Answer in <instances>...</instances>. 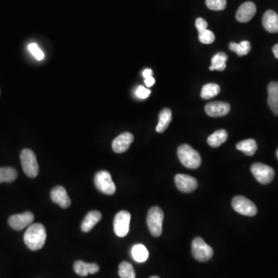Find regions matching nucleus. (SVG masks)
Returning a JSON list of instances; mask_svg holds the SVG:
<instances>
[{
  "label": "nucleus",
  "instance_id": "f257e3e1",
  "mask_svg": "<svg viewBox=\"0 0 278 278\" xmlns=\"http://www.w3.org/2000/svg\"><path fill=\"white\" fill-rule=\"evenodd\" d=\"M24 242L31 250H39L45 244L47 231L41 223L31 224L26 230L24 236Z\"/></svg>",
  "mask_w": 278,
  "mask_h": 278
},
{
  "label": "nucleus",
  "instance_id": "f03ea898",
  "mask_svg": "<svg viewBox=\"0 0 278 278\" xmlns=\"http://www.w3.org/2000/svg\"><path fill=\"white\" fill-rule=\"evenodd\" d=\"M178 157L181 163L188 169H197L200 166L202 159L197 151L187 144L179 147L177 151Z\"/></svg>",
  "mask_w": 278,
  "mask_h": 278
},
{
  "label": "nucleus",
  "instance_id": "7ed1b4c3",
  "mask_svg": "<svg viewBox=\"0 0 278 278\" xmlns=\"http://www.w3.org/2000/svg\"><path fill=\"white\" fill-rule=\"evenodd\" d=\"M163 219L164 212L161 208L154 206L148 210L147 225L151 234L155 237H159L162 235Z\"/></svg>",
  "mask_w": 278,
  "mask_h": 278
},
{
  "label": "nucleus",
  "instance_id": "20e7f679",
  "mask_svg": "<svg viewBox=\"0 0 278 278\" xmlns=\"http://www.w3.org/2000/svg\"><path fill=\"white\" fill-rule=\"evenodd\" d=\"M21 160L26 175L32 179L37 177L39 173V165L34 152L29 148H25L21 152Z\"/></svg>",
  "mask_w": 278,
  "mask_h": 278
},
{
  "label": "nucleus",
  "instance_id": "39448f33",
  "mask_svg": "<svg viewBox=\"0 0 278 278\" xmlns=\"http://www.w3.org/2000/svg\"><path fill=\"white\" fill-rule=\"evenodd\" d=\"M192 253L197 261L206 262L212 257L213 249L202 238L196 237L192 241Z\"/></svg>",
  "mask_w": 278,
  "mask_h": 278
},
{
  "label": "nucleus",
  "instance_id": "423d86ee",
  "mask_svg": "<svg viewBox=\"0 0 278 278\" xmlns=\"http://www.w3.org/2000/svg\"><path fill=\"white\" fill-rule=\"evenodd\" d=\"M95 184L100 192L109 196L115 194L116 191V186L111 174L107 171H101L95 175Z\"/></svg>",
  "mask_w": 278,
  "mask_h": 278
},
{
  "label": "nucleus",
  "instance_id": "0eeeda50",
  "mask_svg": "<svg viewBox=\"0 0 278 278\" xmlns=\"http://www.w3.org/2000/svg\"><path fill=\"white\" fill-rule=\"evenodd\" d=\"M232 206L236 212L243 216H253L257 212L255 204L244 196H235L232 200Z\"/></svg>",
  "mask_w": 278,
  "mask_h": 278
},
{
  "label": "nucleus",
  "instance_id": "6e6552de",
  "mask_svg": "<svg viewBox=\"0 0 278 278\" xmlns=\"http://www.w3.org/2000/svg\"><path fill=\"white\" fill-rule=\"evenodd\" d=\"M251 172L255 179L259 183L263 185L270 183L275 175L274 170L271 167L262 163L253 164L251 166Z\"/></svg>",
  "mask_w": 278,
  "mask_h": 278
},
{
  "label": "nucleus",
  "instance_id": "1a4fd4ad",
  "mask_svg": "<svg viewBox=\"0 0 278 278\" xmlns=\"http://www.w3.org/2000/svg\"><path fill=\"white\" fill-rule=\"evenodd\" d=\"M131 214L126 210L118 212L114 219V231L119 237H125L129 232Z\"/></svg>",
  "mask_w": 278,
  "mask_h": 278
},
{
  "label": "nucleus",
  "instance_id": "9d476101",
  "mask_svg": "<svg viewBox=\"0 0 278 278\" xmlns=\"http://www.w3.org/2000/svg\"><path fill=\"white\" fill-rule=\"evenodd\" d=\"M34 220V215L31 212L13 215L9 219V225L15 230H22L31 226Z\"/></svg>",
  "mask_w": 278,
  "mask_h": 278
},
{
  "label": "nucleus",
  "instance_id": "9b49d317",
  "mask_svg": "<svg viewBox=\"0 0 278 278\" xmlns=\"http://www.w3.org/2000/svg\"><path fill=\"white\" fill-rule=\"evenodd\" d=\"M176 187L181 192L189 193L196 190L198 187V182L195 178L185 174H178L175 176Z\"/></svg>",
  "mask_w": 278,
  "mask_h": 278
},
{
  "label": "nucleus",
  "instance_id": "f8f14e48",
  "mask_svg": "<svg viewBox=\"0 0 278 278\" xmlns=\"http://www.w3.org/2000/svg\"><path fill=\"white\" fill-rule=\"evenodd\" d=\"M206 113L212 118L222 117L227 115L230 111V105L222 101H214L208 103L205 107Z\"/></svg>",
  "mask_w": 278,
  "mask_h": 278
},
{
  "label": "nucleus",
  "instance_id": "ddd939ff",
  "mask_svg": "<svg viewBox=\"0 0 278 278\" xmlns=\"http://www.w3.org/2000/svg\"><path fill=\"white\" fill-rule=\"evenodd\" d=\"M134 136L130 132H125L118 135L112 142V149L115 153H123L129 148L133 142Z\"/></svg>",
  "mask_w": 278,
  "mask_h": 278
},
{
  "label": "nucleus",
  "instance_id": "4468645a",
  "mask_svg": "<svg viewBox=\"0 0 278 278\" xmlns=\"http://www.w3.org/2000/svg\"><path fill=\"white\" fill-rule=\"evenodd\" d=\"M256 12V6L253 3H244L238 9L236 14V20L240 23L249 22L254 17Z\"/></svg>",
  "mask_w": 278,
  "mask_h": 278
},
{
  "label": "nucleus",
  "instance_id": "2eb2a0df",
  "mask_svg": "<svg viewBox=\"0 0 278 278\" xmlns=\"http://www.w3.org/2000/svg\"><path fill=\"white\" fill-rule=\"evenodd\" d=\"M53 202L58 204L63 209H67L71 206V201L68 196L66 189L63 186H56L51 193Z\"/></svg>",
  "mask_w": 278,
  "mask_h": 278
},
{
  "label": "nucleus",
  "instance_id": "dca6fc26",
  "mask_svg": "<svg viewBox=\"0 0 278 278\" xmlns=\"http://www.w3.org/2000/svg\"><path fill=\"white\" fill-rule=\"evenodd\" d=\"M99 270V266L95 263H88L82 260H78L74 264V271L81 276H88L89 273L95 274L98 273Z\"/></svg>",
  "mask_w": 278,
  "mask_h": 278
},
{
  "label": "nucleus",
  "instance_id": "f3484780",
  "mask_svg": "<svg viewBox=\"0 0 278 278\" xmlns=\"http://www.w3.org/2000/svg\"><path fill=\"white\" fill-rule=\"evenodd\" d=\"M267 103L275 115L278 116V82L273 81L268 85Z\"/></svg>",
  "mask_w": 278,
  "mask_h": 278
},
{
  "label": "nucleus",
  "instance_id": "a211bd4d",
  "mask_svg": "<svg viewBox=\"0 0 278 278\" xmlns=\"http://www.w3.org/2000/svg\"><path fill=\"white\" fill-rule=\"evenodd\" d=\"M263 25L267 32L278 33V15L273 11H267L263 17Z\"/></svg>",
  "mask_w": 278,
  "mask_h": 278
},
{
  "label": "nucleus",
  "instance_id": "6ab92c4d",
  "mask_svg": "<svg viewBox=\"0 0 278 278\" xmlns=\"http://www.w3.org/2000/svg\"><path fill=\"white\" fill-rule=\"evenodd\" d=\"M101 218H102V215L98 211L93 210L88 212L81 223V230L85 233H88L95 227L98 222H100Z\"/></svg>",
  "mask_w": 278,
  "mask_h": 278
},
{
  "label": "nucleus",
  "instance_id": "aec40b11",
  "mask_svg": "<svg viewBox=\"0 0 278 278\" xmlns=\"http://www.w3.org/2000/svg\"><path fill=\"white\" fill-rule=\"evenodd\" d=\"M172 111L169 108H165L159 114V123L156 126V132L162 133L169 127V124L172 122Z\"/></svg>",
  "mask_w": 278,
  "mask_h": 278
},
{
  "label": "nucleus",
  "instance_id": "412c9836",
  "mask_svg": "<svg viewBox=\"0 0 278 278\" xmlns=\"http://www.w3.org/2000/svg\"><path fill=\"white\" fill-rule=\"evenodd\" d=\"M228 56L225 53L219 52L215 54L211 60V66L209 67L210 71H224L226 68V61Z\"/></svg>",
  "mask_w": 278,
  "mask_h": 278
},
{
  "label": "nucleus",
  "instance_id": "4be33fe9",
  "mask_svg": "<svg viewBox=\"0 0 278 278\" xmlns=\"http://www.w3.org/2000/svg\"><path fill=\"white\" fill-rule=\"evenodd\" d=\"M228 133L226 130H218L214 133L209 135L207 138V142L209 145L212 148H217L222 144L224 143L227 140Z\"/></svg>",
  "mask_w": 278,
  "mask_h": 278
},
{
  "label": "nucleus",
  "instance_id": "5701e85b",
  "mask_svg": "<svg viewBox=\"0 0 278 278\" xmlns=\"http://www.w3.org/2000/svg\"><path fill=\"white\" fill-rule=\"evenodd\" d=\"M237 150L241 151L248 156H252L254 155L257 149V145L254 139H246V140L241 141L236 145Z\"/></svg>",
  "mask_w": 278,
  "mask_h": 278
},
{
  "label": "nucleus",
  "instance_id": "b1692460",
  "mask_svg": "<svg viewBox=\"0 0 278 278\" xmlns=\"http://www.w3.org/2000/svg\"><path fill=\"white\" fill-rule=\"evenodd\" d=\"M132 256L135 261L143 263L148 259L149 253L143 244H136L132 247Z\"/></svg>",
  "mask_w": 278,
  "mask_h": 278
},
{
  "label": "nucleus",
  "instance_id": "393cba45",
  "mask_svg": "<svg viewBox=\"0 0 278 278\" xmlns=\"http://www.w3.org/2000/svg\"><path fill=\"white\" fill-rule=\"evenodd\" d=\"M17 175V170L13 167H0V183L14 182Z\"/></svg>",
  "mask_w": 278,
  "mask_h": 278
},
{
  "label": "nucleus",
  "instance_id": "a878e982",
  "mask_svg": "<svg viewBox=\"0 0 278 278\" xmlns=\"http://www.w3.org/2000/svg\"><path fill=\"white\" fill-rule=\"evenodd\" d=\"M220 92V88L219 85L213 83L207 84L202 87L201 91V98L202 99L208 100L217 96Z\"/></svg>",
  "mask_w": 278,
  "mask_h": 278
},
{
  "label": "nucleus",
  "instance_id": "bb28decb",
  "mask_svg": "<svg viewBox=\"0 0 278 278\" xmlns=\"http://www.w3.org/2000/svg\"><path fill=\"white\" fill-rule=\"evenodd\" d=\"M229 49L230 51L236 53L238 56H244L249 54L251 49V45L249 41H242L239 44L232 42L229 44Z\"/></svg>",
  "mask_w": 278,
  "mask_h": 278
},
{
  "label": "nucleus",
  "instance_id": "cd10ccee",
  "mask_svg": "<svg viewBox=\"0 0 278 278\" xmlns=\"http://www.w3.org/2000/svg\"><path fill=\"white\" fill-rule=\"evenodd\" d=\"M118 274L121 278H135L136 276L133 266L126 261L120 263Z\"/></svg>",
  "mask_w": 278,
  "mask_h": 278
},
{
  "label": "nucleus",
  "instance_id": "c85d7f7f",
  "mask_svg": "<svg viewBox=\"0 0 278 278\" xmlns=\"http://www.w3.org/2000/svg\"><path fill=\"white\" fill-rule=\"evenodd\" d=\"M206 4L211 11H223L226 7V0H206Z\"/></svg>",
  "mask_w": 278,
  "mask_h": 278
},
{
  "label": "nucleus",
  "instance_id": "c756f323",
  "mask_svg": "<svg viewBox=\"0 0 278 278\" xmlns=\"http://www.w3.org/2000/svg\"><path fill=\"white\" fill-rule=\"evenodd\" d=\"M199 40L202 44H210L214 42L215 35L212 31L206 29L199 32Z\"/></svg>",
  "mask_w": 278,
  "mask_h": 278
},
{
  "label": "nucleus",
  "instance_id": "7c9ffc66",
  "mask_svg": "<svg viewBox=\"0 0 278 278\" xmlns=\"http://www.w3.org/2000/svg\"><path fill=\"white\" fill-rule=\"evenodd\" d=\"M28 49H29L30 52L33 54V56H34L36 59L38 60V61H42V60L44 59V53L40 49L38 45L35 44V43L30 44V45L28 46Z\"/></svg>",
  "mask_w": 278,
  "mask_h": 278
},
{
  "label": "nucleus",
  "instance_id": "2f4dec72",
  "mask_svg": "<svg viewBox=\"0 0 278 278\" xmlns=\"http://www.w3.org/2000/svg\"><path fill=\"white\" fill-rule=\"evenodd\" d=\"M150 95V90L143 86H138L135 91V95L137 98H140V99H145V98H148Z\"/></svg>",
  "mask_w": 278,
  "mask_h": 278
},
{
  "label": "nucleus",
  "instance_id": "473e14b6",
  "mask_svg": "<svg viewBox=\"0 0 278 278\" xmlns=\"http://www.w3.org/2000/svg\"><path fill=\"white\" fill-rule=\"evenodd\" d=\"M207 22H206L204 19H196V29H197L198 32H201V31H205V30L207 29Z\"/></svg>",
  "mask_w": 278,
  "mask_h": 278
},
{
  "label": "nucleus",
  "instance_id": "72a5a7b5",
  "mask_svg": "<svg viewBox=\"0 0 278 278\" xmlns=\"http://www.w3.org/2000/svg\"><path fill=\"white\" fill-rule=\"evenodd\" d=\"M155 80L153 77H149V78H145V84L148 88H151L155 85Z\"/></svg>",
  "mask_w": 278,
  "mask_h": 278
},
{
  "label": "nucleus",
  "instance_id": "f704fd0d",
  "mask_svg": "<svg viewBox=\"0 0 278 278\" xmlns=\"http://www.w3.org/2000/svg\"><path fill=\"white\" fill-rule=\"evenodd\" d=\"M152 74H153V73H152V70L145 69V71L142 72V76H143V78L145 79V78H149V77H152Z\"/></svg>",
  "mask_w": 278,
  "mask_h": 278
},
{
  "label": "nucleus",
  "instance_id": "c9c22d12",
  "mask_svg": "<svg viewBox=\"0 0 278 278\" xmlns=\"http://www.w3.org/2000/svg\"><path fill=\"white\" fill-rule=\"evenodd\" d=\"M273 54H274L275 58H276V59H278V44L273 46Z\"/></svg>",
  "mask_w": 278,
  "mask_h": 278
},
{
  "label": "nucleus",
  "instance_id": "e433bc0d",
  "mask_svg": "<svg viewBox=\"0 0 278 278\" xmlns=\"http://www.w3.org/2000/svg\"><path fill=\"white\" fill-rule=\"evenodd\" d=\"M150 278H159V276H151Z\"/></svg>",
  "mask_w": 278,
  "mask_h": 278
},
{
  "label": "nucleus",
  "instance_id": "4c0bfd02",
  "mask_svg": "<svg viewBox=\"0 0 278 278\" xmlns=\"http://www.w3.org/2000/svg\"><path fill=\"white\" fill-rule=\"evenodd\" d=\"M276 158L278 159V149L277 151H276Z\"/></svg>",
  "mask_w": 278,
  "mask_h": 278
}]
</instances>
